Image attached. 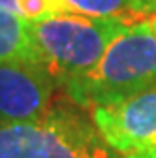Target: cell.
Wrapping results in <instances>:
<instances>
[{"label":"cell","instance_id":"cell-5","mask_svg":"<svg viewBox=\"0 0 156 158\" xmlns=\"http://www.w3.org/2000/svg\"><path fill=\"white\" fill-rule=\"evenodd\" d=\"M55 79L40 64L0 62V123L30 121L55 104Z\"/></svg>","mask_w":156,"mask_h":158},{"label":"cell","instance_id":"cell-11","mask_svg":"<svg viewBox=\"0 0 156 158\" xmlns=\"http://www.w3.org/2000/svg\"><path fill=\"white\" fill-rule=\"evenodd\" d=\"M150 2H154V0H150ZM154 6H156V4H154Z\"/></svg>","mask_w":156,"mask_h":158},{"label":"cell","instance_id":"cell-3","mask_svg":"<svg viewBox=\"0 0 156 158\" xmlns=\"http://www.w3.org/2000/svg\"><path fill=\"white\" fill-rule=\"evenodd\" d=\"M0 158H119L92 118L68 106L19 123H0Z\"/></svg>","mask_w":156,"mask_h":158},{"label":"cell","instance_id":"cell-1","mask_svg":"<svg viewBox=\"0 0 156 158\" xmlns=\"http://www.w3.org/2000/svg\"><path fill=\"white\" fill-rule=\"evenodd\" d=\"M156 85V36L150 19L121 32L87 73L70 81L68 98L87 111Z\"/></svg>","mask_w":156,"mask_h":158},{"label":"cell","instance_id":"cell-12","mask_svg":"<svg viewBox=\"0 0 156 158\" xmlns=\"http://www.w3.org/2000/svg\"><path fill=\"white\" fill-rule=\"evenodd\" d=\"M154 4H156V0H154Z\"/></svg>","mask_w":156,"mask_h":158},{"label":"cell","instance_id":"cell-9","mask_svg":"<svg viewBox=\"0 0 156 158\" xmlns=\"http://www.w3.org/2000/svg\"><path fill=\"white\" fill-rule=\"evenodd\" d=\"M0 11H8V13H13V15H19V17H21V11H19L17 0H0Z\"/></svg>","mask_w":156,"mask_h":158},{"label":"cell","instance_id":"cell-10","mask_svg":"<svg viewBox=\"0 0 156 158\" xmlns=\"http://www.w3.org/2000/svg\"><path fill=\"white\" fill-rule=\"evenodd\" d=\"M150 27H152L154 36H156V15H152V17H150Z\"/></svg>","mask_w":156,"mask_h":158},{"label":"cell","instance_id":"cell-7","mask_svg":"<svg viewBox=\"0 0 156 158\" xmlns=\"http://www.w3.org/2000/svg\"><path fill=\"white\" fill-rule=\"evenodd\" d=\"M156 10L150 0H58V13L88 17H126L143 21V15Z\"/></svg>","mask_w":156,"mask_h":158},{"label":"cell","instance_id":"cell-4","mask_svg":"<svg viewBox=\"0 0 156 158\" xmlns=\"http://www.w3.org/2000/svg\"><path fill=\"white\" fill-rule=\"evenodd\" d=\"M88 115L119 158H156V85L98 106Z\"/></svg>","mask_w":156,"mask_h":158},{"label":"cell","instance_id":"cell-2","mask_svg":"<svg viewBox=\"0 0 156 158\" xmlns=\"http://www.w3.org/2000/svg\"><path fill=\"white\" fill-rule=\"evenodd\" d=\"M138 23L126 17H88L58 13L40 21H30L40 62L58 87L87 73L102 58L109 44Z\"/></svg>","mask_w":156,"mask_h":158},{"label":"cell","instance_id":"cell-8","mask_svg":"<svg viewBox=\"0 0 156 158\" xmlns=\"http://www.w3.org/2000/svg\"><path fill=\"white\" fill-rule=\"evenodd\" d=\"M21 17L27 21H40V19L58 15V0H17Z\"/></svg>","mask_w":156,"mask_h":158},{"label":"cell","instance_id":"cell-6","mask_svg":"<svg viewBox=\"0 0 156 158\" xmlns=\"http://www.w3.org/2000/svg\"><path fill=\"white\" fill-rule=\"evenodd\" d=\"M0 62H27L42 66L30 34V21L8 11H0Z\"/></svg>","mask_w":156,"mask_h":158}]
</instances>
